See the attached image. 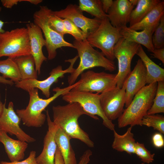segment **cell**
Here are the masks:
<instances>
[{
    "instance_id": "cell-1",
    "label": "cell",
    "mask_w": 164,
    "mask_h": 164,
    "mask_svg": "<svg viewBox=\"0 0 164 164\" xmlns=\"http://www.w3.org/2000/svg\"><path fill=\"white\" fill-rule=\"evenodd\" d=\"M52 109L53 122L55 125L71 138L78 139L89 147H94V142L79 125L78 119L80 116L85 114L91 117L80 104L74 102L64 105L54 106Z\"/></svg>"
},
{
    "instance_id": "cell-2",
    "label": "cell",
    "mask_w": 164,
    "mask_h": 164,
    "mask_svg": "<svg viewBox=\"0 0 164 164\" xmlns=\"http://www.w3.org/2000/svg\"><path fill=\"white\" fill-rule=\"evenodd\" d=\"M79 82L78 81L64 88H53V91L55 93L46 99L39 97L38 89L35 88L30 90L27 91L29 96L28 105L25 109H17L16 113L24 125L28 127H40L44 125L46 119V115L42 113L46 108L59 96L63 95L78 85Z\"/></svg>"
},
{
    "instance_id": "cell-3",
    "label": "cell",
    "mask_w": 164,
    "mask_h": 164,
    "mask_svg": "<svg viewBox=\"0 0 164 164\" xmlns=\"http://www.w3.org/2000/svg\"><path fill=\"white\" fill-rule=\"evenodd\" d=\"M157 86V83L147 84L136 94L118 119V128L141 125L142 118L152 104Z\"/></svg>"
},
{
    "instance_id": "cell-4",
    "label": "cell",
    "mask_w": 164,
    "mask_h": 164,
    "mask_svg": "<svg viewBox=\"0 0 164 164\" xmlns=\"http://www.w3.org/2000/svg\"><path fill=\"white\" fill-rule=\"evenodd\" d=\"M73 44L77 52L80 61L77 67L68 77L69 85L74 84L78 77L86 70L97 67H103L110 72L116 70L114 62L108 59L101 52L94 49L86 39L83 41L75 40Z\"/></svg>"
},
{
    "instance_id": "cell-5",
    "label": "cell",
    "mask_w": 164,
    "mask_h": 164,
    "mask_svg": "<svg viewBox=\"0 0 164 164\" xmlns=\"http://www.w3.org/2000/svg\"><path fill=\"white\" fill-rule=\"evenodd\" d=\"M31 54L27 29L23 27L0 33V58H15Z\"/></svg>"
},
{
    "instance_id": "cell-6",
    "label": "cell",
    "mask_w": 164,
    "mask_h": 164,
    "mask_svg": "<svg viewBox=\"0 0 164 164\" xmlns=\"http://www.w3.org/2000/svg\"><path fill=\"white\" fill-rule=\"evenodd\" d=\"M122 37L120 29L113 26L107 17L101 20L96 30L87 35L86 39L92 47L99 48L106 58L113 61L115 58L114 46Z\"/></svg>"
},
{
    "instance_id": "cell-7",
    "label": "cell",
    "mask_w": 164,
    "mask_h": 164,
    "mask_svg": "<svg viewBox=\"0 0 164 164\" xmlns=\"http://www.w3.org/2000/svg\"><path fill=\"white\" fill-rule=\"evenodd\" d=\"M62 96V99L68 103L77 102L80 104L91 118L97 120L99 118L96 115L100 117L105 126L111 131L115 130V125L112 121L108 119L101 108L100 94L71 89Z\"/></svg>"
},
{
    "instance_id": "cell-8",
    "label": "cell",
    "mask_w": 164,
    "mask_h": 164,
    "mask_svg": "<svg viewBox=\"0 0 164 164\" xmlns=\"http://www.w3.org/2000/svg\"><path fill=\"white\" fill-rule=\"evenodd\" d=\"M49 8L41 5L39 10L33 14L34 23L39 26L43 32L46 41L48 60L54 59L57 55L56 50L63 47L74 48L73 44L66 41L63 36L53 29L50 26L48 19Z\"/></svg>"
},
{
    "instance_id": "cell-9",
    "label": "cell",
    "mask_w": 164,
    "mask_h": 164,
    "mask_svg": "<svg viewBox=\"0 0 164 164\" xmlns=\"http://www.w3.org/2000/svg\"><path fill=\"white\" fill-rule=\"evenodd\" d=\"M116 74L88 70L80 74V83L72 90L101 94L116 86Z\"/></svg>"
},
{
    "instance_id": "cell-10",
    "label": "cell",
    "mask_w": 164,
    "mask_h": 164,
    "mask_svg": "<svg viewBox=\"0 0 164 164\" xmlns=\"http://www.w3.org/2000/svg\"><path fill=\"white\" fill-rule=\"evenodd\" d=\"M139 44L121 38L115 45L114 53L118 61V72L116 74V86L121 88L131 72L132 59L137 52Z\"/></svg>"
},
{
    "instance_id": "cell-11",
    "label": "cell",
    "mask_w": 164,
    "mask_h": 164,
    "mask_svg": "<svg viewBox=\"0 0 164 164\" xmlns=\"http://www.w3.org/2000/svg\"><path fill=\"white\" fill-rule=\"evenodd\" d=\"M78 58V56L77 55L72 59L65 60V62L70 63V65L67 68L63 70L62 66L58 65L51 70L49 73V76L44 80H39L35 79L21 80L15 83V86L27 91L33 88L39 89L47 98H49L50 96V89L51 85L53 83L57 82L59 78L64 77L65 74H71L73 72L75 69L73 68V66Z\"/></svg>"
},
{
    "instance_id": "cell-12",
    "label": "cell",
    "mask_w": 164,
    "mask_h": 164,
    "mask_svg": "<svg viewBox=\"0 0 164 164\" xmlns=\"http://www.w3.org/2000/svg\"><path fill=\"white\" fill-rule=\"evenodd\" d=\"M125 87L117 86L100 94L101 107L108 119L112 121L118 119L124 111L125 101Z\"/></svg>"
},
{
    "instance_id": "cell-13",
    "label": "cell",
    "mask_w": 164,
    "mask_h": 164,
    "mask_svg": "<svg viewBox=\"0 0 164 164\" xmlns=\"http://www.w3.org/2000/svg\"><path fill=\"white\" fill-rule=\"evenodd\" d=\"M52 12L63 19L70 20L87 36L98 28L101 20L95 18L91 19L85 17L79 6L75 4H69L64 9L52 11Z\"/></svg>"
},
{
    "instance_id": "cell-14",
    "label": "cell",
    "mask_w": 164,
    "mask_h": 164,
    "mask_svg": "<svg viewBox=\"0 0 164 164\" xmlns=\"http://www.w3.org/2000/svg\"><path fill=\"white\" fill-rule=\"evenodd\" d=\"M12 102L9 103L8 107L4 104L2 112L0 116V130L11 135H15L19 140L30 143L36 140L25 132L20 127L21 120L15 112Z\"/></svg>"
},
{
    "instance_id": "cell-15",
    "label": "cell",
    "mask_w": 164,
    "mask_h": 164,
    "mask_svg": "<svg viewBox=\"0 0 164 164\" xmlns=\"http://www.w3.org/2000/svg\"><path fill=\"white\" fill-rule=\"evenodd\" d=\"M146 75V68L139 59L124 83L125 87V108L130 104L136 94L145 86Z\"/></svg>"
},
{
    "instance_id": "cell-16",
    "label": "cell",
    "mask_w": 164,
    "mask_h": 164,
    "mask_svg": "<svg viewBox=\"0 0 164 164\" xmlns=\"http://www.w3.org/2000/svg\"><path fill=\"white\" fill-rule=\"evenodd\" d=\"M26 26L29 37L31 54L34 59L36 70L38 74L40 75L41 65L44 61L47 60L42 50L43 47L46 46V41L39 26L34 22H30L26 25Z\"/></svg>"
},
{
    "instance_id": "cell-17",
    "label": "cell",
    "mask_w": 164,
    "mask_h": 164,
    "mask_svg": "<svg viewBox=\"0 0 164 164\" xmlns=\"http://www.w3.org/2000/svg\"><path fill=\"white\" fill-rule=\"evenodd\" d=\"M48 130L43 140L42 152L36 157L38 164H55V155L57 146L55 137L58 127L54 124L50 117L48 110L46 111Z\"/></svg>"
},
{
    "instance_id": "cell-18",
    "label": "cell",
    "mask_w": 164,
    "mask_h": 164,
    "mask_svg": "<svg viewBox=\"0 0 164 164\" xmlns=\"http://www.w3.org/2000/svg\"><path fill=\"white\" fill-rule=\"evenodd\" d=\"M134 6L128 0H115L109 10L107 17L114 27L120 28L127 26Z\"/></svg>"
},
{
    "instance_id": "cell-19",
    "label": "cell",
    "mask_w": 164,
    "mask_h": 164,
    "mask_svg": "<svg viewBox=\"0 0 164 164\" xmlns=\"http://www.w3.org/2000/svg\"><path fill=\"white\" fill-rule=\"evenodd\" d=\"M0 142L3 145L5 151L11 162L23 159L28 144L27 142L15 140L9 137L7 133L0 130Z\"/></svg>"
},
{
    "instance_id": "cell-20",
    "label": "cell",
    "mask_w": 164,
    "mask_h": 164,
    "mask_svg": "<svg viewBox=\"0 0 164 164\" xmlns=\"http://www.w3.org/2000/svg\"><path fill=\"white\" fill-rule=\"evenodd\" d=\"M119 29L120 34L126 40L142 45L151 52L154 50L152 37L155 29H145L138 32L127 26Z\"/></svg>"
},
{
    "instance_id": "cell-21",
    "label": "cell",
    "mask_w": 164,
    "mask_h": 164,
    "mask_svg": "<svg viewBox=\"0 0 164 164\" xmlns=\"http://www.w3.org/2000/svg\"><path fill=\"white\" fill-rule=\"evenodd\" d=\"M136 54L139 57L146 68V84L164 81V69L151 60L140 45Z\"/></svg>"
},
{
    "instance_id": "cell-22",
    "label": "cell",
    "mask_w": 164,
    "mask_h": 164,
    "mask_svg": "<svg viewBox=\"0 0 164 164\" xmlns=\"http://www.w3.org/2000/svg\"><path fill=\"white\" fill-rule=\"evenodd\" d=\"M55 138L64 164H77L75 153L70 142L71 138L58 127L55 133Z\"/></svg>"
},
{
    "instance_id": "cell-23",
    "label": "cell",
    "mask_w": 164,
    "mask_h": 164,
    "mask_svg": "<svg viewBox=\"0 0 164 164\" xmlns=\"http://www.w3.org/2000/svg\"><path fill=\"white\" fill-rule=\"evenodd\" d=\"M164 15V1H161L139 22L129 27L136 31L145 29H155Z\"/></svg>"
},
{
    "instance_id": "cell-24",
    "label": "cell",
    "mask_w": 164,
    "mask_h": 164,
    "mask_svg": "<svg viewBox=\"0 0 164 164\" xmlns=\"http://www.w3.org/2000/svg\"><path fill=\"white\" fill-rule=\"evenodd\" d=\"M132 127H128L122 135L119 134L115 130L113 131L114 140L112 147L114 149L119 152H125L130 155L135 153L136 142L132 132Z\"/></svg>"
},
{
    "instance_id": "cell-25",
    "label": "cell",
    "mask_w": 164,
    "mask_h": 164,
    "mask_svg": "<svg viewBox=\"0 0 164 164\" xmlns=\"http://www.w3.org/2000/svg\"><path fill=\"white\" fill-rule=\"evenodd\" d=\"M13 59L18 67L21 80L37 79L38 74L35 69V62L32 55Z\"/></svg>"
},
{
    "instance_id": "cell-26",
    "label": "cell",
    "mask_w": 164,
    "mask_h": 164,
    "mask_svg": "<svg viewBox=\"0 0 164 164\" xmlns=\"http://www.w3.org/2000/svg\"><path fill=\"white\" fill-rule=\"evenodd\" d=\"M161 1L160 0H138L136 7L131 13L129 22V27L141 21Z\"/></svg>"
},
{
    "instance_id": "cell-27",
    "label": "cell",
    "mask_w": 164,
    "mask_h": 164,
    "mask_svg": "<svg viewBox=\"0 0 164 164\" xmlns=\"http://www.w3.org/2000/svg\"><path fill=\"white\" fill-rule=\"evenodd\" d=\"M0 73L4 78H10L15 83L21 80L18 67L13 58L8 57L0 60Z\"/></svg>"
},
{
    "instance_id": "cell-28",
    "label": "cell",
    "mask_w": 164,
    "mask_h": 164,
    "mask_svg": "<svg viewBox=\"0 0 164 164\" xmlns=\"http://www.w3.org/2000/svg\"><path fill=\"white\" fill-rule=\"evenodd\" d=\"M79 6L81 10L90 14L95 18L102 20L107 17L103 11L100 0H79Z\"/></svg>"
},
{
    "instance_id": "cell-29",
    "label": "cell",
    "mask_w": 164,
    "mask_h": 164,
    "mask_svg": "<svg viewBox=\"0 0 164 164\" xmlns=\"http://www.w3.org/2000/svg\"><path fill=\"white\" fill-rule=\"evenodd\" d=\"M164 113V81L157 82V89L152 104L147 114Z\"/></svg>"
},
{
    "instance_id": "cell-30",
    "label": "cell",
    "mask_w": 164,
    "mask_h": 164,
    "mask_svg": "<svg viewBox=\"0 0 164 164\" xmlns=\"http://www.w3.org/2000/svg\"><path fill=\"white\" fill-rule=\"evenodd\" d=\"M152 127L159 132L164 134V116L159 114H146L142 118L141 126Z\"/></svg>"
},
{
    "instance_id": "cell-31",
    "label": "cell",
    "mask_w": 164,
    "mask_h": 164,
    "mask_svg": "<svg viewBox=\"0 0 164 164\" xmlns=\"http://www.w3.org/2000/svg\"><path fill=\"white\" fill-rule=\"evenodd\" d=\"M52 11L51 9H49L48 19L50 26L54 31L63 37L64 35L69 34L65 28L63 19L53 14Z\"/></svg>"
},
{
    "instance_id": "cell-32",
    "label": "cell",
    "mask_w": 164,
    "mask_h": 164,
    "mask_svg": "<svg viewBox=\"0 0 164 164\" xmlns=\"http://www.w3.org/2000/svg\"><path fill=\"white\" fill-rule=\"evenodd\" d=\"M152 37V44L155 49L164 47V15L161 17L159 23L156 27Z\"/></svg>"
},
{
    "instance_id": "cell-33",
    "label": "cell",
    "mask_w": 164,
    "mask_h": 164,
    "mask_svg": "<svg viewBox=\"0 0 164 164\" xmlns=\"http://www.w3.org/2000/svg\"><path fill=\"white\" fill-rule=\"evenodd\" d=\"M135 154L145 164H149L154 160L155 153H151L145 147L144 143L136 142Z\"/></svg>"
},
{
    "instance_id": "cell-34",
    "label": "cell",
    "mask_w": 164,
    "mask_h": 164,
    "mask_svg": "<svg viewBox=\"0 0 164 164\" xmlns=\"http://www.w3.org/2000/svg\"><path fill=\"white\" fill-rule=\"evenodd\" d=\"M63 20L66 30L69 34L75 38V40L83 41L86 39L87 35L71 21L67 19Z\"/></svg>"
},
{
    "instance_id": "cell-35",
    "label": "cell",
    "mask_w": 164,
    "mask_h": 164,
    "mask_svg": "<svg viewBox=\"0 0 164 164\" xmlns=\"http://www.w3.org/2000/svg\"><path fill=\"white\" fill-rule=\"evenodd\" d=\"M36 155V152L32 151L30 152L29 156L24 160L13 162L2 161L0 162V164H38Z\"/></svg>"
},
{
    "instance_id": "cell-36",
    "label": "cell",
    "mask_w": 164,
    "mask_h": 164,
    "mask_svg": "<svg viewBox=\"0 0 164 164\" xmlns=\"http://www.w3.org/2000/svg\"><path fill=\"white\" fill-rule=\"evenodd\" d=\"M153 145L157 148H161L164 146V139L162 134L159 132L154 134L152 137Z\"/></svg>"
},
{
    "instance_id": "cell-37",
    "label": "cell",
    "mask_w": 164,
    "mask_h": 164,
    "mask_svg": "<svg viewBox=\"0 0 164 164\" xmlns=\"http://www.w3.org/2000/svg\"><path fill=\"white\" fill-rule=\"evenodd\" d=\"M150 55L153 57L157 59L164 63V47L154 49Z\"/></svg>"
},
{
    "instance_id": "cell-38",
    "label": "cell",
    "mask_w": 164,
    "mask_h": 164,
    "mask_svg": "<svg viewBox=\"0 0 164 164\" xmlns=\"http://www.w3.org/2000/svg\"><path fill=\"white\" fill-rule=\"evenodd\" d=\"M92 155V152L90 150H86L80 157L77 164H88L90 161V158Z\"/></svg>"
},
{
    "instance_id": "cell-39",
    "label": "cell",
    "mask_w": 164,
    "mask_h": 164,
    "mask_svg": "<svg viewBox=\"0 0 164 164\" xmlns=\"http://www.w3.org/2000/svg\"><path fill=\"white\" fill-rule=\"evenodd\" d=\"M27 2V0H1V2L2 5L8 9L11 8L14 5H16L19 2Z\"/></svg>"
},
{
    "instance_id": "cell-40",
    "label": "cell",
    "mask_w": 164,
    "mask_h": 164,
    "mask_svg": "<svg viewBox=\"0 0 164 164\" xmlns=\"http://www.w3.org/2000/svg\"><path fill=\"white\" fill-rule=\"evenodd\" d=\"M101 1L103 11L105 13L107 14L113 4V0H101Z\"/></svg>"
},
{
    "instance_id": "cell-41",
    "label": "cell",
    "mask_w": 164,
    "mask_h": 164,
    "mask_svg": "<svg viewBox=\"0 0 164 164\" xmlns=\"http://www.w3.org/2000/svg\"><path fill=\"white\" fill-rule=\"evenodd\" d=\"M54 162L55 164H64L61 153L57 147L55 155Z\"/></svg>"
},
{
    "instance_id": "cell-42",
    "label": "cell",
    "mask_w": 164,
    "mask_h": 164,
    "mask_svg": "<svg viewBox=\"0 0 164 164\" xmlns=\"http://www.w3.org/2000/svg\"><path fill=\"white\" fill-rule=\"evenodd\" d=\"M0 83L5 84H8L10 86L13 85L14 83L10 80H7L2 76H0Z\"/></svg>"
},
{
    "instance_id": "cell-43",
    "label": "cell",
    "mask_w": 164,
    "mask_h": 164,
    "mask_svg": "<svg viewBox=\"0 0 164 164\" xmlns=\"http://www.w3.org/2000/svg\"><path fill=\"white\" fill-rule=\"evenodd\" d=\"M27 2L30 3L35 5H37L43 2L42 0H27Z\"/></svg>"
},
{
    "instance_id": "cell-44",
    "label": "cell",
    "mask_w": 164,
    "mask_h": 164,
    "mask_svg": "<svg viewBox=\"0 0 164 164\" xmlns=\"http://www.w3.org/2000/svg\"><path fill=\"white\" fill-rule=\"evenodd\" d=\"M2 9V7H0V12L1 11ZM4 23V22L0 20V33H3L5 31V30L2 29Z\"/></svg>"
},
{
    "instance_id": "cell-45",
    "label": "cell",
    "mask_w": 164,
    "mask_h": 164,
    "mask_svg": "<svg viewBox=\"0 0 164 164\" xmlns=\"http://www.w3.org/2000/svg\"><path fill=\"white\" fill-rule=\"evenodd\" d=\"M4 104H3L1 100V94L0 93V116L3 111Z\"/></svg>"
},
{
    "instance_id": "cell-46",
    "label": "cell",
    "mask_w": 164,
    "mask_h": 164,
    "mask_svg": "<svg viewBox=\"0 0 164 164\" xmlns=\"http://www.w3.org/2000/svg\"><path fill=\"white\" fill-rule=\"evenodd\" d=\"M128 1L130 4L134 7V6L137 5L138 0H129Z\"/></svg>"
},
{
    "instance_id": "cell-47",
    "label": "cell",
    "mask_w": 164,
    "mask_h": 164,
    "mask_svg": "<svg viewBox=\"0 0 164 164\" xmlns=\"http://www.w3.org/2000/svg\"><path fill=\"white\" fill-rule=\"evenodd\" d=\"M141 164H145V163H144L142 162V163Z\"/></svg>"
}]
</instances>
